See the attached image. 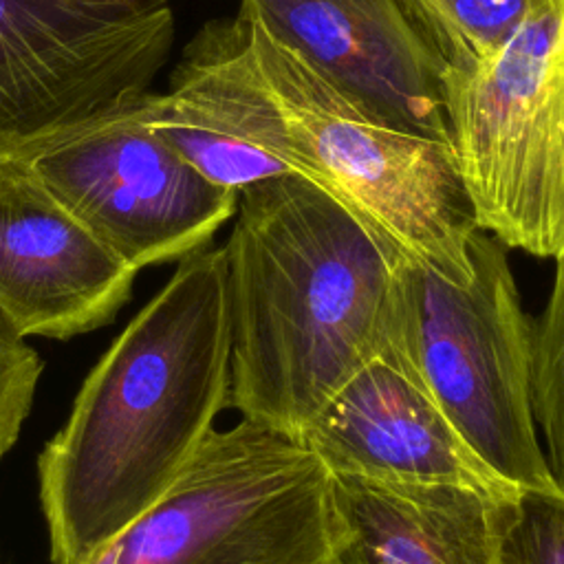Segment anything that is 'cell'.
I'll use <instances>...</instances> for the list:
<instances>
[{"instance_id":"1","label":"cell","mask_w":564,"mask_h":564,"mask_svg":"<svg viewBox=\"0 0 564 564\" xmlns=\"http://www.w3.org/2000/svg\"><path fill=\"white\" fill-rule=\"evenodd\" d=\"M229 399L223 247L176 262L37 456L53 564H86L176 480Z\"/></svg>"},{"instance_id":"2","label":"cell","mask_w":564,"mask_h":564,"mask_svg":"<svg viewBox=\"0 0 564 564\" xmlns=\"http://www.w3.org/2000/svg\"><path fill=\"white\" fill-rule=\"evenodd\" d=\"M223 253L227 408L300 441L333 394L392 341L399 253L297 174L238 192Z\"/></svg>"},{"instance_id":"3","label":"cell","mask_w":564,"mask_h":564,"mask_svg":"<svg viewBox=\"0 0 564 564\" xmlns=\"http://www.w3.org/2000/svg\"><path fill=\"white\" fill-rule=\"evenodd\" d=\"M253 68L280 117L278 154L335 196L390 251L465 284L478 229L452 148L379 119L280 42L247 7Z\"/></svg>"},{"instance_id":"4","label":"cell","mask_w":564,"mask_h":564,"mask_svg":"<svg viewBox=\"0 0 564 564\" xmlns=\"http://www.w3.org/2000/svg\"><path fill=\"white\" fill-rule=\"evenodd\" d=\"M469 253L465 284L397 258L392 344L498 476L518 489H553L533 412V322L507 247L478 227Z\"/></svg>"},{"instance_id":"5","label":"cell","mask_w":564,"mask_h":564,"mask_svg":"<svg viewBox=\"0 0 564 564\" xmlns=\"http://www.w3.org/2000/svg\"><path fill=\"white\" fill-rule=\"evenodd\" d=\"M449 148L476 225L507 249H564V0H529L487 57L441 75Z\"/></svg>"},{"instance_id":"6","label":"cell","mask_w":564,"mask_h":564,"mask_svg":"<svg viewBox=\"0 0 564 564\" xmlns=\"http://www.w3.org/2000/svg\"><path fill=\"white\" fill-rule=\"evenodd\" d=\"M117 564H333L330 471L297 438L212 430L117 540Z\"/></svg>"},{"instance_id":"7","label":"cell","mask_w":564,"mask_h":564,"mask_svg":"<svg viewBox=\"0 0 564 564\" xmlns=\"http://www.w3.org/2000/svg\"><path fill=\"white\" fill-rule=\"evenodd\" d=\"M7 163L137 271L207 247L238 205V192L207 181L150 126L145 93L22 145Z\"/></svg>"},{"instance_id":"8","label":"cell","mask_w":564,"mask_h":564,"mask_svg":"<svg viewBox=\"0 0 564 564\" xmlns=\"http://www.w3.org/2000/svg\"><path fill=\"white\" fill-rule=\"evenodd\" d=\"M172 42L170 0H0V165L148 93Z\"/></svg>"},{"instance_id":"9","label":"cell","mask_w":564,"mask_h":564,"mask_svg":"<svg viewBox=\"0 0 564 564\" xmlns=\"http://www.w3.org/2000/svg\"><path fill=\"white\" fill-rule=\"evenodd\" d=\"M300 441L330 474L520 491L471 449L392 341L333 394Z\"/></svg>"},{"instance_id":"10","label":"cell","mask_w":564,"mask_h":564,"mask_svg":"<svg viewBox=\"0 0 564 564\" xmlns=\"http://www.w3.org/2000/svg\"><path fill=\"white\" fill-rule=\"evenodd\" d=\"M386 123L449 145L443 57L403 0H240Z\"/></svg>"},{"instance_id":"11","label":"cell","mask_w":564,"mask_h":564,"mask_svg":"<svg viewBox=\"0 0 564 564\" xmlns=\"http://www.w3.org/2000/svg\"><path fill=\"white\" fill-rule=\"evenodd\" d=\"M137 273L35 178L0 165V317L20 337L110 324Z\"/></svg>"},{"instance_id":"12","label":"cell","mask_w":564,"mask_h":564,"mask_svg":"<svg viewBox=\"0 0 564 564\" xmlns=\"http://www.w3.org/2000/svg\"><path fill=\"white\" fill-rule=\"evenodd\" d=\"M150 126L207 181L240 192L293 174L278 156L280 117L247 44L245 15L207 22L185 46L167 93H145Z\"/></svg>"},{"instance_id":"13","label":"cell","mask_w":564,"mask_h":564,"mask_svg":"<svg viewBox=\"0 0 564 564\" xmlns=\"http://www.w3.org/2000/svg\"><path fill=\"white\" fill-rule=\"evenodd\" d=\"M516 496L330 474L333 564H496Z\"/></svg>"},{"instance_id":"14","label":"cell","mask_w":564,"mask_h":564,"mask_svg":"<svg viewBox=\"0 0 564 564\" xmlns=\"http://www.w3.org/2000/svg\"><path fill=\"white\" fill-rule=\"evenodd\" d=\"M445 66L491 55L522 20L529 0H403Z\"/></svg>"},{"instance_id":"15","label":"cell","mask_w":564,"mask_h":564,"mask_svg":"<svg viewBox=\"0 0 564 564\" xmlns=\"http://www.w3.org/2000/svg\"><path fill=\"white\" fill-rule=\"evenodd\" d=\"M549 302L533 324V412L555 485L564 491V249Z\"/></svg>"},{"instance_id":"16","label":"cell","mask_w":564,"mask_h":564,"mask_svg":"<svg viewBox=\"0 0 564 564\" xmlns=\"http://www.w3.org/2000/svg\"><path fill=\"white\" fill-rule=\"evenodd\" d=\"M496 564H564V491L520 489Z\"/></svg>"},{"instance_id":"17","label":"cell","mask_w":564,"mask_h":564,"mask_svg":"<svg viewBox=\"0 0 564 564\" xmlns=\"http://www.w3.org/2000/svg\"><path fill=\"white\" fill-rule=\"evenodd\" d=\"M42 370L37 350L0 317V460L20 438Z\"/></svg>"},{"instance_id":"18","label":"cell","mask_w":564,"mask_h":564,"mask_svg":"<svg viewBox=\"0 0 564 564\" xmlns=\"http://www.w3.org/2000/svg\"><path fill=\"white\" fill-rule=\"evenodd\" d=\"M86 564H117V544L115 542L106 544Z\"/></svg>"}]
</instances>
